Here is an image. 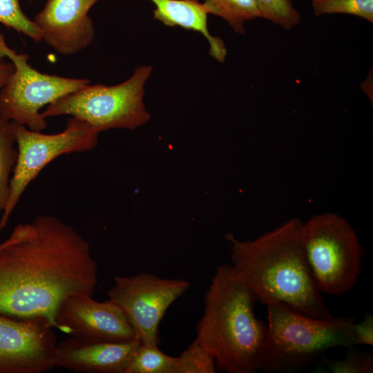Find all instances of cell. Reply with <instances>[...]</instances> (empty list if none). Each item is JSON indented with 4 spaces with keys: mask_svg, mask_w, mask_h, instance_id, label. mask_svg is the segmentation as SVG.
<instances>
[{
    "mask_svg": "<svg viewBox=\"0 0 373 373\" xmlns=\"http://www.w3.org/2000/svg\"><path fill=\"white\" fill-rule=\"evenodd\" d=\"M302 243L316 288L339 296L355 285L364 250L355 230L343 217L327 212L303 222Z\"/></svg>",
    "mask_w": 373,
    "mask_h": 373,
    "instance_id": "5b68a950",
    "label": "cell"
},
{
    "mask_svg": "<svg viewBox=\"0 0 373 373\" xmlns=\"http://www.w3.org/2000/svg\"><path fill=\"white\" fill-rule=\"evenodd\" d=\"M261 18L289 30L300 21V14L291 0H254Z\"/></svg>",
    "mask_w": 373,
    "mask_h": 373,
    "instance_id": "44dd1931",
    "label": "cell"
},
{
    "mask_svg": "<svg viewBox=\"0 0 373 373\" xmlns=\"http://www.w3.org/2000/svg\"><path fill=\"white\" fill-rule=\"evenodd\" d=\"M17 157L10 184L7 204L0 221V232L24 191L38 174L57 157L70 153L93 150L98 143L99 132L86 122L71 117L60 133L45 134L13 122Z\"/></svg>",
    "mask_w": 373,
    "mask_h": 373,
    "instance_id": "ba28073f",
    "label": "cell"
},
{
    "mask_svg": "<svg viewBox=\"0 0 373 373\" xmlns=\"http://www.w3.org/2000/svg\"><path fill=\"white\" fill-rule=\"evenodd\" d=\"M216 361L211 354L197 340L177 356L175 373H214Z\"/></svg>",
    "mask_w": 373,
    "mask_h": 373,
    "instance_id": "ac0fdd59",
    "label": "cell"
},
{
    "mask_svg": "<svg viewBox=\"0 0 373 373\" xmlns=\"http://www.w3.org/2000/svg\"><path fill=\"white\" fill-rule=\"evenodd\" d=\"M152 71L151 66H140L119 84H88L48 104L41 115L45 119L71 115L99 133L113 128L135 130L150 119L144 96Z\"/></svg>",
    "mask_w": 373,
    "mask_h": 373,
    "instance_id": "8992f818",
    "label": "cell"
},
{
    "mask_svg": "<svg viewBox=\"0 0 373 373\" xmlns=\"http://www.w3.org/2000/svg\"><path fill=\"white\" fill-rule=\"evenodd\" d=\"M140 344L137 338L124 341L87 340L68 336L57 343L55 367L82 373H125Z\"/></svg>",
    "mask_w": 373,
    "mask_h": 373,
    "instance_id": "4fadbf2b",
    "label": "cell"
},
{
    "mask_svg": "<svg viewBox=\"0 0 373 373\" xmlns=\"http://www.w3.org/2000/svg\"><path fill=\"white\" fill-rule=\"evenodd\" d=\"M177 357L162 352L158 346L140 343L125 373H175Z\"/></svg>",
    "mask_w": 373,
    "mask_h": 373,
    "instance_id": "e0dca14e",
    "label": "cell"
},
{
    "mask_svg": "<svg viewBox=\"0 0 373 373\" xmlns=\"http://www.w3.org/2000/svg\"><path fill=\"white\" fill-rule=\"evenodd\" d=\"M14 69V65L10 60L6 61L4 58H0V89L12 74Z\"/></svg>",
    "mask_w": 373,
    "mask_h": 373,
    "instance_id": "cb8c5ba5",
    "label": "cell"
},
{
    "mask_svg": "<svg viewBox=\"0 0 373 373\" xmlns=\"http://www.w3.org/2000/svg\"><path fill=\"white\" fill-rule=\"evenodd\" d=\"M180 278H163L147 272L116 276L108 300L124 312L141 343L158 346L159 325L169 307L189 288Z\"/></svg>",
    "mask_w": 373,
    "mask_h": 373,
    "instance_id": "9c48e42d",
    "label": "cell"
},
{
    "mask_svg": "<svg viewBox=\"0 0 373 373\" xmlns=\"http://www.w3.org/2000/svg\"><path fill=\"white\" fill-rule=\"evenodd\" d=\"M203 5L208 14L222 17L240 34L245 33L246 21L261 18L254 0H206Z\"/></svg>",
    "mask_w": 373,
    "mask_h": 373,
    "instance_id": "9a60e30c",
    "label": "cell"
},
{
    "mask_svg": "<svg viewBox=\"0 0 373 373\" xmlns=\"http://www.w3.org/2000/svg\"><path fill=\"white\" fill-rule=\"evenodd\" d=\"M17 157L12 122L0 115V215L8 202L10 179Z\"/></svg>",
    "mask_w": 373,
    "mask_h": 373,
    "instance_id": "2e32d148",
    "label": "cell"
},
{
    "mask_svg": "<svg viewBox=\"0 0 373 373\" xmlns=\"http://www.w3.org/2000/svg\"><path fill=\"white\" fill-rule=\"evenodd\" d=\"M312 8L316 16L347 14L373 23V0H312Z\"/></svg>",
    "mask_w": 373,
    "mask_h": 373,
    "instance_id": "ffe728a7",
    "label": "cell"
},
{
    "mask_svg": "<svg viewBox=\"0 0 373 373\" xmlns=\"http://www.w3.org/2000/svg\"><path fill=\"white\" fill-rule=\"evenodd\" d=\"M349 347L345 359L341 361L325 360L323 364L333 373H372L373 358L366 352Z\"/></svg>",
    "mask_w": 373,
    "mask_h": 373,
    "instance_id": "7402d4cb",
    "label": "cell"
},
{
    "mask_svg": "<svg viewBox=\"0 0 373 373\" xmlns=\"http://www.w3.org/2000/svg\"><path fill=\"white\" fill-rule=\"evenodd\" d=\"M0 23L22 33L35 42L41 41V32L23 12L19 0H0Z\"/></svg>",
    "mask_w": 373,
    "mask_h": 373,
    "instance_id": "d6986e66",
    "label": "cell"
},
{
    "mask_svg": "<svg viewBox=\"0 0 373 373\" xmlns=\"http://www.w3.org/2000/svg\"><path fill=\"white\" fill-rule=\"evenodd\" d=\"M97 265L87 240L51 215L17 224L0 243V314L55 327L67 298L93 296Z\"/></svg>",
    "mask_w": 373,
    "mask_h": 373,
    "instance_id": "6da1fadb",
    "label": "cell"
},
{
    "mask_svg": "<svg viewBox=\"0 0 373 373\" xmlns=\"http://www.w3.org/2000/svg\"><path fill=\"white\" fill-rule=\"evenodd\" d=\"M55 328L76 338L124 341L136 338L122 308L110 300L96 301L89 295L71 296L60 305Z\"/></svg>",
    "mask_w": 373,
    "mask_h": 373,
    "instance_id": "8fae6325",
    "label": "cell"
},
{
    "mask_svg": "<svg viewBox=\"0 0 373 373\" xmlns=\"http://www.w3.org/2000/svg\"><path fill=\"white\" fill-rule=\"evenodd\" d=\"M7 57L15 69L0 89V115L30 130L47 126L40 110L59 98L90 84L86 78H69L45 74L33 68L26 54L18 53L6 44L0 31V58Z\"/></svg>",
    "mask_w": 373,
    "mask_h": 373,
    "instance_id": "52a82bcc",
    "label": "cell"
},
{
    "mask_svg": "<svg viewBox=\"0 0 373 373\" xmlns=\"http://www.w3.org/2000/svg\"><path fill=\"white\" fill-rule=\"evenodd\" d=\"M97 0H47L33 21L41 40L57 53L77 54L86 48L95 37L88 12Z\"/></svg>",
    "mask_w": 373,
    "mask_h": 373,
    "instance_id": "7c38bea8",
    "label": "cell"
},
{
    "mask_svg": "<svg viewBox=\"0 0 373 373\" xmlns=\"http://www.w3.org/2000/svg\"><path fill=\"white\" fill-rule=\"evenodd\" d=\"M155 6L154 18L166 26H180L202 34L209 43V54L220 62L224 61L227 49L223 41L213 37L207 28L208 12L196 0H150Z\"/></svg>",
    "mask_w": 373,
    "mask_h": 373,
    "instance_id": "5bb4252c",
    "label": "cell"
},
{
    "mask_svg": "<svg viewBox=\"0 0 373 373\" xmlns=\"http://www.w3.org/2000/svg\"><path fill=\"white\" fill-rule=\"evenodd\" d=\"M265 305L268 325L260 370L292 372L326 350L357 345L354 323L348 319H316L278 300Z\"/></svg>",
    "mask_w": 373,
    "mask_h": 373,
    "instance_id": "277c9868",
    "label": "cell"
},
{
    "mask_svg": "<svg viewBox=\"0 0 373 373\" xmlns=\"http://www.w3.org/2000/svg\"><path fill=\"white\" fill-rule=\"evenodd\" d=\"M256 300L231 265L217 267L204 294L195 339L211 354L218 370L254 373L259 370L267 326L255 315Z\"/></svg>",
    "mask_w": 373,
    "mask_h": 373,
    "instance_id": "3957f363",
    "label": "cell"
},
{
    "mask_svg": "<svg viewBox=\"0 0 373 373\" xmlns=\"http://www.w3.org/2000/svg\"><path fill=\"white\" fill-rule=\"evenodd\" d=\"M353 329L357 344L373 345V316L371 314H366L360 323H354Z\"/></svg>",
    "mask_w": 373,
    "mask_h": 373,
    "instance_id": "603a6c76",
    "label": "cell"
},
{
    "mask_svg": "<svg viewBox=\"0 0 373 373\" xmlns=\"http://www.w3.org/2000/svg\"><path fill=\"white\" fill-rule=\"evenodd\" d=\"M302 225L300 220L290 219L245 241L227 233L231 265L263 304L278 300L308 316L331 321L335 318L316 288L306 260Z\"/></svg>",
    "mask_w": 373,
    "mask_h": 373,
    "instance_id": "7a4b0ae2",
    "label": "cell"
},
{
    "mask_svg": "<svg viewBox=\"0 0 373 373\" xmlns=\"http://www.w3.org/2000/svg\"><path fill=\"white\" fill-rule=\"evenodd\" d=\"M52 328L42 318L0 314V373H42L55 367Z\"/></svg>",
    "mask_w": 373,
    "mask_h": 373,
    "instance_id": "30bf717a",
    "label": "cell"
}]
</instances>
